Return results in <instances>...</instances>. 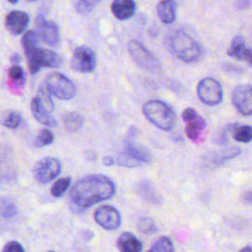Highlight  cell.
I'll use <instances>...</instances> for the list:
<instances>
[{
    "label": "cell",
    "instance_id": "1",
    "mask_svg": "<svg viewBox=\"0 0 252 252\" xmlns=\"http://www.w3.org/2000/svg\"><path fill=\"white\" fill-rule=\"evenodd\" d=\"M115 193V184L101 174L88 175L80 179L70 192L71 205L76 210H86L99 202L110 199Z\"/></svg>",
    "mask_w": 252,
    "mask_h": 252
},
{
    "label": "cell",
    "instance_id": "2",
    "mask_svg": "<svg viewBox=\"0 0 252 252\" xmlns=\"http://www.w3.org/2000/svg\"><path fill=\"white\" fill-rule=\"evenodd\" d=\"M166 45L175 57L187 63L197 61L202 55L200 44L191 35L181 30L173 31L168 34Z\"/></svg>",
    "mask_w": 252,
    "mask_h": 252
},
{
    "label": "cell",
    "instance_id": "3",
    "mask_svg": "<svg viewBox=\"0 0 252 252\" xmlns=\"http://www.w3.org/2000/svg\"><path fill=\"white\" fill-rule=\"evenodd\" d=\"M145 117L155 126L163 131H170L176 122V114L172 107L159 99H152L142 107Z\"/></svg>",
    "mask_w": 252,
    "mask_h": 252
},
{
    "label": "cell",
    "instance_id": "4",
    "mask_svg": "<svg viewBox=\"0 0 252 252\" xmlns=\"http://www.w3.org/2000/svg\"><path fill=\"white\" fill-rule=\"evenodd\" d=\"M32 74L38 72L41 67L57 68L61 65V57L54 51L42 49L37 45L24 49Z\"/></svg>",
    "mask_w": 252,
    "mask_h": 252
},
{
    "label": "cell",
    "instance_id": "5",
    "mask_svg": "<svg viewBox=\"0 0 252 252\" xmlns=\"http://www.w3.org/2000/svg\"><path fill=\"white\" fill-rule=\"evenodd\" d=\"M199 99L210 106L220 104L223 98V90L220 83L215 78H203L197 85Z\"/></svg>",
    "mask_w": 252,
    "mask_h": 252
},
{
    "label": "cell",
    "instance_id": "6",
    "mask_svg": "<svg viewBox=\"0 0 252 252\" xmlns=\"http://www.w3.org/2000/svg\"><path fill=\"white\" fill-rule=\"evenodd\" d=\"M45 84L49 93L60 99L68 100L76 95L77 89L75 84L63 74H49L46 78Z\"/></svg>",
    "mask_w": 252,
    "mask_h": 252
},
{
    "label": "cell",
    "instance_id": "7",
    "mask_svg": "<svg viewBox=\"0 0 252 252\" xmlns=\"http://www.w3.org/2000/svg\"><path fill=\"white\" fill-rule=\"evenodd\" d=\"M128 51L134 61L143 69L152 72L159 70L158 59L142 42L135 39L131 40L128 43Z\"/></svg>",
    "mask_w": 252,
    "mask_h": 252
},
{
    "label": "cell",
    "instance_id": "8",
    "mask_svg": "<svg viewBox=\"0 0 252 252\" xmlns=\"http://www.w3.org/2000/svg\"><path fill=\"white\" fill-rule=\"evenodd\" d=\"M61 172L59 159L51 157L38 160L33 167V177L40 184H46L53 180Z\"/></svg>",
    "mask_w": 252,
    "mask_h": 252
},
{
    "label": "cell",
    "instance_id": "9",
    "mask_svg": "<svg viewBox=\"0 0 252 252\" xmlns=\"http://www.w3.org/2000/svg\"><path fill=\"white\" fill-rule=\"evenodd\" d=\"M96 67V56L88 46H79L75 49L71 59V68L79 73H91Z\"/></svg>",
    "mask_w": 252,
    "mask_h": 252
},
{
    "label": "cell",
    "instance_id": "10",
    "mask_svg": "<svg viewBox=\"0 0 252 252\" xmlns=\"http://www.w3.org/2000/svg\"><path fill=\"white\" fill-rule=\"evenodd\" d=\"M232 103L239 113L252 115V85L242 84L234 88L231 95Z\"/></svg>",
    "mask_w": 252,
    "mask_h": 252
},
{
    "label": "cell",
    "instance_id": "11",
    "mask_svg": "<svg viewBox=\"0 0 252 252\" xmlns=\"http://www.w3.org/2000/svg\"><path fill=\"white\" fill-rule=\"evenodd\" d=\"M94 218L98 225L107 230L117 229L121 224L119 212L114 207L108 205L98 207L94 214Z\"/></svg>",
    "mask_w": 252,
    "mask_h": 252
},
{
    "label": "cell",
    "instance_id": "12",
    "mask_svg": "<svg viewBox=\"0 0 252 252\" xmlns=\"http://www.w3.org/2000/svg\"><path fill=\"white\" fill-rule=\"evenodd\" d=\"M37 32L40 38L49 46H57L60 40L58 26L51 21H47L44 17L39 16L36 20Z\"/></svg>",
    "mask_w": 252,
    "mask_h": 252
},
{
    "label": "cell",
    "instance_id": "13",
    "mask_svg": "<svg viewBox=\"0 0 252 252\" xmlns=\"http://www.w3.org/2000/svg\"><path fill=\"white\" fill-rule=\"evenodd\" d=\"M137 130L133 127L130 129L129 134L125 140V151L129 158L137 162H149L151 160L150 152L139 145H136L134 142V137L136 136Z\"/></svg>",
    "mask_w": 252,
    "mask_h": 252
},
{
    "label": "cell",
    "instance_id": "14",
    "mask_svg": "<svg viewBox=\"0 0 252 252\" xmlns=\"http://www.w3.org/2000/svg\"><path fill=\"white\" fill-rule=\"evenodd\" d=\"M227 55L238 61H244L252 66V48L247 47L245 39L241 35H235L226 51Z\"/></svg>",
    "mask_w": 252,
    "mask_h": 252
},
{
    "label": "cell",
    "instance_id": "15",
    "mask_svg": "<svg viewBox=\"0 0 252 252\" xmlns=\"http://www.w3.org/2000/svg\"><path fill=\"white\" fill-rule=\"evenodd\" d=\"M30 22V17L23 11H11L5 20V26L7 30L14 35L21 34Z\"/></svg>",
    "mask_w": 252,
    "mask_h": 252
},
{
    "label": "cell",
    "instance_id": "16",
    "mask_svg": "<svg viewBox=\"0 0 252 252\" xmlns=\"http://www.w3.org/2000/svg\"><path fill=\"white\" fill-rule=\"evenodd\" d=\"M31 109L33 117L41 124L55 127L57 125L56 120L53 116L49 114V110L45 107V105L40 101L38 96H34L31 102Z\"/></svg>",
    "mask_w": 252,
    "mask_h": 252
},
{
    "label": "cell",
    "instance_id": "17",
    "mask_svg": "<svg viewBox=\"0 0 252 252\" xmlns=\"http://www.w3.org/2000/svg\"><path fill=\"white\" fill-rule=\"evenodd\" d=\"M185 127V134L188 139L193 142H199L203 140L205 130L207 128V123L203 117L197 114L192 119L188 120Z\"/></svg>",
    "mask_w": 252,
    "mask_h": 252
},
{
    "label": "cell",
    "instance_id": "18",
    "mask_svg": "<svg viewBox=\"0 0 252 252\" xmlns=\"http://www.w3.org/2000/svg\"><path fill=\"white\" fill-rule=\"evenodd\" d=\"M136 11L134 0H113L111 3V12L118 20H127L131 18Z\"/></svg>",
    "mask_w": 252,
    "mask_h": 252
},
{
    "label": "cell",
    "instance_id": "19",
    "mask_svg": "<svg viewBox=\"0 0 252 252\" xmlns=\"http://www.w3.org/2000/svg\"><path fill=\"white\" fill-rule=\"evenodd\" d=\"M117 247L122 252H140L143 243L131 232H123L117 239Z\"/></svg>",
    "mask_w": 252,
    "mask_h": 252
},
{
    "label": "cell",
    "instance_id": "20",
    "mask_svg": "<svg viewBox=\"0 0 252 252\" xmlns=\"http://www.w3.org/2000/svg\"><path fill=\"white\" fill-rule=\"evenodd\" d=\"M159 20L164 24H171L176 19V3L174 0H161L157 6Z\"/></svg>",
    "mask_w": 252,
    "mask_h": 252
},
{
    "label": "cell",
    "instance_id": "21",
    "mask_svg": "<svg viewBox=\"0 0 252 252\" xmlns=\"http://www.w3.org/2000/svg\"><path fill=\"white\" fill-rule=\"evenodd\" d=\"M137 193L146 201L152 204H159L160 196L155 189L154 185L148 180H142L137 184Z\"/></svg>",
    "mask_w": 252,
    "mask_h": 252
},
{
    "label": "cell",
    "instance_id": "22",
    "mask_svg": "<svg viewBox=\"0 0 252 252\" xmlns=\"http://www.w3.org/2000/svg\"><path fill=\"white\" fill-rule=\"evenodd\" d=\"M0 123L10 129H15L22 123V115L16 110H5L0 114Z\"/></svg>",
    "mask_w": 252,
    "mask_h": 252
},
{
    "label": "cell",
    "instance_id": "23",
    "mask_svg": "<svg viewBox=\"0 0 252 252\" xmlns=\"http://www.w3.org/2000/svg\"><path fill=\"white\" fill-rule=\"evenodd\" d=\"M233 139L240 143H249L252 141V126L244 125H235L232 129Z\"/></svg>",
    "mask_w": 252,
    "mask_h": 252
},
{
    "label": "cell",
    "instance_id": "24",
    "mask_svg": "<svg viewBox=\"0 0 252 252\" xmlns=\"http://www.w3.org/2000/svg\"><path fill=\"white\" fill-rule=\"evenodd\" d=\"M63 123L67 130L70 132H75L83 126L84 120L80 114L76 112H68L63 116Z\"/></svg>",
    "mask_w": 252,
    "mask_h": 252
},
{
    "label": "cell",
    "instance_id": "25",
    "mask_svg": "<svg viewBox=\"0 0 252 252\" xmlns=\"http://www.w3.org/2000/svg\"><path fill=\"white\" fill-rule=\"evenodd\" d=\"M70 184H71V177L59 178L51 186L50 193L54 197H61V196H63L66 193V191L68 190Z\"/></svg>",
    "mask_w": 252,
    "mask_h": 252
},
{
    "label": "cell",
    "instance_id": "26",
    "mask_svg": "<svg viewBox=\"0 0 252 252\" xmlns=\"http://www.w3.org/2000/svg\"><path fill=\"white\" fill-rule=\"evenodd\" d=\"M151 252H172L174 251V246L170 238L166 236L159 237L150 248Z\"/></svg>",
    "mask_w": 252,
    "mask_h": 252
},
{
    "label": "cell",
    "instance_id": "27",
    "mask_svg": "<svg viewBox=\"0 0 252 252\" xmlns=\"http://www.w3.org/2000/svg\"><path fill=\"white\" fill-rule=\"evenodd\" d=\"M53 141H54L53 133L48 129H41L35 138L34 145L38 148H41V147H45L52 144Z\"/></svg>",
    "mask_w": 252,
    "mask_h": 252
},
{
    "label": "cell",
    "instance_id": "28",
    "mask_svg": "<svg viewBox=\"0 0 252 252\" xmlns=\"http://www.w3.org/2000/svg\"><path fill=\"white\" fill-rule=\"evenodd\" d=\"M138 228L140 231L146 234H152L158 230L155 221L150 218L140 219L138 221Z\"/></svg>",
    "mask_w": 252,
    "mask_h": 252
},
{
    "label": "cell",
    "instance_id": "29",
    "mask_svg": "<svg viewBox=\"0 0 252 252\" xmlns=\"http://www.w3.org/2000/svg\"><path fill=\"white\" fill-rule=\"evenodd\" d=\"M18 210L14 204L6 199H2L0 202V214L5 218H12L17 215Z\"/></svg>",
    "mask_w": 252,
    "mask_h": 252
},
{
    "label": "cell",
    "instance_id": "30",
    "mask_svg": "<svg viewBox=\"0 0 252 252\" xmlns=\"http://www.w3.org/2000/svg\"><path fill=\"white\" fill-rule=\"evenodd\" d=\"M49 91L47 90V88H43L41 87L39 89V92H38V98L40 99V101L45 105V107L48 109V110H52L53 107H54V104H53V101L50 97V94H49Z\"/></svg>",
    "mask_w": 252,
    "mask_h": 252
},
{
    "label": "cell",
    "instance_id": "31",
    "mask_svg": "<svg viewBox=\"0 0 252 252\" xmlns=\"http://www.w3.org/2000/svg\"><path fill=\"white\" fill-rule=\"evenodd\" d=\"M9 77L15 81H22L24 80L25 74H24V70L21 66L19 65H14L9 69Z\"/></svg>",
    "mask_w": 252,
    "mask_h": 252
},
{
    "label": "cell",
    "instance_id": "32",
    "mask_svg": "<svg viewBox=\"0 0 252 252\" xmlns=\"http://www.w3.org/2000/svg\"><path fill=\"white\" fill-rule=\"evenodd\" d=\"M4 252H24L25 248L18 241L8 242L2 249Z\"/></svg>",
    "mask_w": 252,
    "mask_h": 252
},
{
    "label": "cell",
    "instance_id": "33",
    "mask_svg": "<svg viewBox=\"0 0 252 252\" xmlns=\"http://www.w3.org/2000/svg\"><path fill=\"white\" fill-rule=\"evenodd\" d=\"M197 114H198V113L196 112V110H195L194 108H192V107H187V108H185V109L183 110V112H182V119H183L185 122H187L188 120H190V119H192L193 117H195Z\"/></svg>",
    "mask_w": 252,
    "mask_h": 252
},
{
    "label": "cell",
    "instance_id": "34",
    "mask_svg": "<svg viewBox=\"0 0 252 252\" xmlns=\"http://www.w3.org/2000/svg\"><path fill=\"white\" fill-rule=\"evenodd\" d=\"M92 5L88 4V3H85L83 1H79L76 5V9L79 13H83V14H86V13H89L91 10H92Z\"/></svg>",
    "mask_w": 252,
    "mask_h": 252
},
{
    "label": "cell",
    "instance_id": "35",
    "mask_svg": "<svg viewBox=\"0 0 252 252\" xmlns=\"http://www.w3.org/2000/svg\"><path fill=\"white\" fill-rule=\"evenodd\" d=\"M251 5H252V0H237L235 2V6L239 10L248 9L249 7H251Z\"/></svg>",
    "mask_w": 252,
    "mask_h": 252
},
{
    "label": "cell",
    "instance_id": "36",
    "mask_svg": "<svg viewBox=\"0 0 252 252\" xmlns=\"http://www.w3.org/2000/svg\"><path fill=\"white\" fill-rule=\"evenodd\" d=\"M242 200H243L245 203L252 204V190L245 192V193L243 194V196H242Z\"/></svg>",
    "mask_w": 252,
    "mask_h": 252
},
{
    "label": "cell",
    "instance_id": "37",
    "mask_svg": "<svg viewBox=\"0 0 252 252\" xmlns=\"http://www.w3.org/2000/svg\"><path fill=\"white\" fill-rule=\"evenodd\" d=\"M102 162H103L104 165L109 166V165H111V164L114 163V159H113L112 158H110V157H104L103 159H102Z\"/></svg>",
    "mask_w": 252,
    "mask_h": 252
},
{
    "label": "cell",
    "instance_id": "38",
    "mask_svg": "<svg viewBox=\"0 0 252 252\" xmlns=\"http://www.w3.org/2000/svg\"><path fill=\"white\" fill-rule=\"evenodd\" d=\"M11 61L14 62V63H18V62L21 61V56L18 53H15L11 56Z\"/></svg>",
    "mask_w": 252,
    "mask_h": 252
},
{
    "label": "cell",
    "instance_id": "39",
    "mask_svg": "<svg viewBox=\"0 0 252 252\" xmlns=\"http://www.w3.org/2000/svg\"><path fill=\"white\" fill-rule=\"evenodd\" d=\"M81 1H83V2H85V3H88V4L92 5V6H94V4H96L97 2H99L100 0H81Z\"/></svg>",
    "mask_w": 252,
    "mask_h": 252
},
{
    "label": "cell",
    "instance_id": "40",
    "mask_svg": "<svg viewBox=\"0 0 252 252\" xmlns=\"http://www.w3.org/2000/svg\"><path fill=\"white\" fill-rule=\"evenodd\" d=\"M241 251H252V246H246L241 249Z\"/></svg>",
    "mask_w": 252,
    "mask_h": 252
},
{
    "label": "cell",
    "instance_id": "41",
    "mask_svg": "<svg viewBox=\"0 0 252 252\" xmlns=\"http://www.w3.org/2000/svg\"><path fill=\"white\" fill-rule=\"evenodd\" d=\"M7 1H9L10 3H12V4H16L19 0H7Z\"/></svg>",
    "mask_w": 252,
    "mask_h": 252
},
{
    "label": "cell",
    "instance_id": "42",
    "mask_svg": "<svg viewBox=\"0 0 252 252\" xmlns=\"http://www.w3.org/2000/svg\"><path fill=\"white\" fill-rule=\"evenodd\" d=\"M28 1H31V2H32V1H36V0H28Z\"/></svg>",
    "mask_w": 252,
    "mask_h": 252
}]
</instances>
